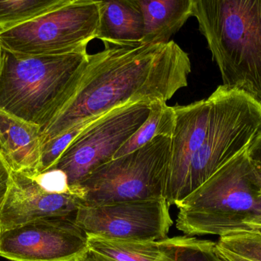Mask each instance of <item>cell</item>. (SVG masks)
<instances>
[{
	"label": "cell",
	"mask_w": 261,
	"mask_h": 261,
	"mask_svg": "<svg viewBox=\"0 0 261 261\" xmlns=\"http://www.w3.org/2000/svg\"><path fill=\"white\" fill-rule=\"evenodd\" d=\"M104 45L89 55L76 91L41 131L42 145L119 107L167 103L188 85L191 61L175 41Z\"/></svg>",
	"instance_id": "cell-1"
},
{
	"label": "cell",
	"mask_w": 261,
	"mask_h": 261,
	"mask_svg": "<svg viewBox=\"0 0 261 261\" xmlns=\"http://www.w3.org/2000/svg\"><path fill=\"white\" fill-rule=\"evenodd\" d=\"M89 55L18 57L0 48V111L42 131L76 91Z\"/></svg>",
	"instance_id": "cell-2"
},
{
	"label": "cell",
	"mask_w": 261,
	"mask_h": 261,
	"mask_svg": "<svg viewBox=\"0 0 261 261\" xmlns=\"http://www.w3.org/2000/svg\"><path fill=\"white\" fill-rule=\"evenodd\" d=\"M199 24L222 85L261 105V0H193Z\"/></svg>",
	"instance_id": "cell-3"
},
{
	"label": "cell",
	"mask_w": 261,
	"mask_h": 261,
	"mask_svg": "<svg viewBox=\"0 0 261 261\" xmlns=\"http://www.w3.org/2000/svg\"><path fill=\"white\" fill-rule=\"evenodd\" d=\"M251 162L244 152L224 165L182 202L176 226L187 236L226 235L251 230L260 190L251 178Z\"/></svg>",
	"instance_id": "cell-4"
},
{
	"label": "cell",
	"mask_w": 261,
	"mask_h": 261,
	"mask_svg": "<svg viewBox=\"0 0 261 261\" xmlns=\"http://www.w3.org/2000/svg\"><path fill=\"white\" fill-rule=\"evenodd\" d=\"M170 153L171 137L158 136L96 169L70 189L81 206L165 198Z\"/></svg>",
	"instance_id": "cell-5"
},
{
	"label": "cell",
	"mask_w": 261,
	"mask_h": 261,
	"mask_svg": "<svg viewBox=\"0 0 261 261\" xmlns=\"http://www.w3.org/2000/svg\"><path fill=\"white\" fill-rule=\"evenodd\" d=\"M98 26L99 1L68 0L52 12L0 32V48L18 57L84 52L97 37Z\"/></svg>",
	"instance_id": "cell-6"
},
{
	"label": "cell",
	"mask_w": 261,
	"mask_h": 261,
	"mask_svg": "<svg viewBox=\"0 0 261 261\" xmlns=\"http://www.w3.org/2000/svg\"><path fill=\"white\" fill-rule=\"evenodd\" d=\"M150 113V104L139 103L108 112L89 124L61 155L52 170L64 172L70 188L114 159Z\"/></svg>",
	"instance_id": "cell-7"
},
{
	"label": "cell",
	"mask_w": 261,
	"mask_h": 261,
	"mask_svg": "<svg viewBox=\"0 0 261 261\" xmlns=\"http://www.w3.org/2000/svg\"><path fill=\"white\" fill-rule=\"evenodd\" d=\"M165 198L80 206L75 223L87 235L158 242L173 222Z\"/></svg>",
	"instance_id": "cell-8"
},
{
	"label": "cell",
	"mask_w": 261,
	"mask_h": 261,
	"mask_svg": "<svg viewBox=\"0 0 261 261\" xmlns=\"http://www.w3.org/2000/svg\"><path fill=\"white\" fill-rule=\"evenodd\" d=\"M88 252L75 217H47L0 231V257L11 261H74Z\"/></svg>",
	"instance_id": "cell-9"
},
{
	"label": "cell",
	"mask_w": 261,
	"mask_h": 261,
	"mask_svg": "<svg viewBox=\"0 0 261 261\" xmlns=\"http://www.w3.org/2000/svg\"><path fill=\"white\" fill-rule=\"evenodd\" d=\"M81 199L73 192L46 191L34 176L11 173L9 189L0 208V231L47 217H76Z\"/></svg>",
	"instance_id": "cell-10"
},
{
	"label": "cell",
	"mask_w": 261,
	"mask_h": 261,
	"mask_svg": "<svg viewBox=\"0 0 261 261\" xmlns=\"http://www.w3.org/2000/svg\"><path fill=\"white\" fill-rule=\"evenodd\" d=\"M174 129L165 197L169 206L180 202L192 159L206 136L210 124V98L184 106H175Z\"/></svg>",
	"instance_id": "cell-11"
},
{
	"label": "cell",
	"mask_w": 261,
	"mask_h": 261,
	"mask_svg": "<svg viewBox=\"0 0 261 261\" xmlns=\"http://www.w3.org/2000/svg\"><path fill=\"white\" fill-rule=\"evenodd\" d=\"M41 150L38 126L0 111V153L11 171L37 176Z\"/></svg>",
	"instance_id": "cell-12"
},
{
	"label": "cell",
	"mask_w": 261,
	"mask_h": 261,
	"mask_svg": "<svg viewBox=\"0 0 261 261\" xmlns=\"http://www.w3.org/2000/svg\"><path fill=\"white\" fill-rule=\"evenodd\" d=\"M144 20L136 0L99 1L97 39L103 44H139Z\"/></svg>",
	"instance_id": "cell-13"
},
{
	"label": "cell",
	"mask_w": 261,
	"mask_h": 261,
	"mask_svg": "<svg viewBox=\"0 0 261 261\" xmlns=\"http://www.w3.org/2000/svg\"><path fill=\"white\" fill-rule=\"evenodd\" d=\"M193 0H136L144 20L142 44H166L193 12Z\"/></svg>",
	"instance_id": "cell-14"
},
{
	"label": "cell",
	"mask_w": 261,
	"mask_h": 261,
	"mask_svg": "<svg viewBox=\"0 0 261 261\" xmlns=\"http://www.w3.org/2000/svg\"><path fill=\"white\" fill-rule=\"evenodd\" d=\"M88 251L98 261H156L161 255L158 242L109 239L87 235Z\"/></svg>",
	"instance_id": "cell-15"
},
{
	"label": "cell",
	"mask_w": 261,
	"mask_h": 261,
	"mask_svg": "<svg viewBox=\"0 0 261 261\" xmlns=\"http://www.w3.org/2000/svg\"><path fill=\"white\" fill-rule=\"evenodd\" d=\"M174 107L166 102L156 101L150 104V113L136 133L121 147L114 159L125 156L141 148L158 136H170L175 126Z\"/></svg>",
	"instance_id": "cell-16"
},
{
	"label": "cell",
	"mask_w": 261,
	"mask_h": 261,
	"mask_svg": "<svg viewBox=\"0 0 261 261\" xmlns=\"http://www.w3.org/2000/svg\"><path fill=\"white\" fill-rule=\"evenodd\" d=\"M161 255L156 261H224L216 243L191 236H178L159 241Z\"/></svg>",
	"instance_id": "cell-17"
},
{
	"label": "cell",
	"mask_w": 261,
	"mask_h": 261,
	"mask_svg": "<svg viewBox=\"0 0 261 261\" xmlns=\"http://www.w3.org/2000/svg\"><path fill=\"white\" fill-rule=\"evenodd\" d=\"M68 0H0V32L32 21Z\"/></svg>",
	"instance_id": "cell-18"
},
{
	"label": "cell",
	"mask_w": 261,
	"mask_h": 261,
	"mask_svg": "<svg viewBox=\"0 0 261 261\" xmlns=\"http://www.w3.org/2000/svg\"><path fill=\"white\" fill-rule=\"evenodd\" d=\"M218 248L250 261H261V231H236L220 237Z\"/></svg>",
	"instance_id": "cell-19"
},
{
	"label": "cell",
	"mask_w": 261,
	"mask_h": 261,
	"mask_svg": "<svg viewBox=\"0 0 261 261\" xmlns=\"http://www.w3.org/2000/svg\"><path fill=\"white\" fill-rule=\"evenodd\" d=\"M94 121L80 124L69 131L63 133L61 136H57L55 139L43 144L42 150H41V163H40L38 175L52 170L56 165L57 162L61 157V155L68 148L72 142L87 128L89 124H91Z\"/></svg>",
	"instance_id": "cell-20"
},
{
	"label": "cell",
	"mask_w": 261,
	"mask_h": 261,
	"mask_svg": "<svg viewBox=\"0 0 261 261\" xmlns=\"http://www.w3.org/2000/svg\"><path fill=\"white\" fill-rule=\"evenodd\" d=\"M34 177L46 191L55 193H67L71 192L69 187L67 176L61 170H49Z\"/></svg>",
	"instance_id": "cell-21"
},
{
	"label": "cell",
	"mask_w": 261,
	"mask_h": 261,
	"mask_svg": "<svg viewBox=\"0 0 261 261\" xmlns=\"http://www.w3.org/2000/svg\"><path fill=\"white\" fill-rule=\"evenodd\" d=\"M11 171L8 164L3 159L0 153V208L4 202L5 198L9 189V182H10Z\"/></svg>",
	"instance_id": "cell-22"
},
{
	"label": "cell",
	"mask_w": 261,
	"mask_h": 261,
	"mask_svg": "<svg viewBox=\"0 0 261 261\" xmlns=\"http://www.w3.org/2000/svg\"><path fill=\"white\" fill-rule=\"evenodd\" d=\"M247 154L251 162L261 165V135L247 150Z\"/></svg>",
	"instance_id": "cell-23"
},
{
	"label": "cell",
	"mask_w": 261,
	"mask_h": 261,
	"mask_svg": "<svg viewBox=\"0 0 261 261\" xmlns=\"http://www.w3.org/2000/svg\"><path fill=\"white\" fill-rule=\"evenodd\" d=\"M251 165H252L251 178H252L253 182L261 192V165L251 162Z\"/></svg>",
	"instance_id": "cell-24"
},
{
	"label": "cell",
	"mask_w": 261,
	"mask_h": 261,
	"mask_svg": "<svg viewBox=\"0 0 261 261\" xmlns=\"http://www.w3.org/2000/svg\"><path fill=\"white\" fill-rule=\"evenodd\" d=\"M216 249H217L218 254L225 261H250L246 260V259L242 258V257L232 254V253L228 252V251L222 249V248H218L217 245H216Z\"/></svg>",
	"instance_id": "cell-25"
},
{
	"label": "cell",
	"mask_w": 261,
	"mask_h": 261,
	"mask_svg": "<svg viewBox=\"0 0 261 261\" xmlns=\"http://www.w3.org/2000/svg\"><path fill=\"white\" fill-rule=\"evenodd\" d=\"M246 225L251 230L261 231V218H257V219H254L251 222H247Z\"/></svg>",
	"instance_id": "cell-26"
},
{
	"label": "cell",
	"mask_w": 261,
	"mask_h": 261,
	"mask_svg": "<svg viewBox=\"0 0 261 261\" xmlns=\"http://www.w3.org/2000/svg\"><path fill=\"white\" fill-rule=\"evenodd\" d=\"M74 261H98L90 254V252H87V254H84V255L80 257L79 258L76 259V260Z\"/></svg>",
	"instance_id": "cell-27"
},
{
	"label": "cell",
	"mask_w": 261,
	"mask_h": 261,
	"mask_svg": "<svg viewBox=\"0 0 261 261\" xmlns=\"http://www.w3.org/2000/svg\"><path fill=\"white\" fill-rule=\"evenodd\" d=\"M257 218H261V192L257 198V206L255 208V219H257Z\"/></svg>",
	"instance_id": "cell-28"
},
{
	"label": "cell",
	"mask_w": 261,
	"mask_h": 261,
	"mask_svg": "<svg viewBox=\"0 0 261 261\" xmlns=\"http://www.w3.org/2000/svg\"><path fill=\"white\" fill-rule=\"evenodd\" d=\"M224 261H225V260H224Z\"/></svg>",
	"instance_id": "cell-29"
}]
</instances>
